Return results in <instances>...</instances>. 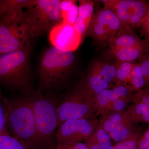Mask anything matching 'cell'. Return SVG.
I'll use <instances>...</instances> for the list:
<instances>
[{"mask_svg": "<svg viewBox=\"0 0 149 149\" xmlns=\"http://www.w3.org/2000/svg\"><path fill=\"white\" fill-rule=\"evenodd\" d=\"M1 99L11 135L27 149H40L30 92L11 101L2 96Z\"/></svg>", "mask_w": 149, "mask_h": 149, "instance_id": "cell-1", "label": "cell"}, {"mask_svg": "<svg viewBox=\"0 0 149 149\" xmlns=\"http://www.w3.org/2000/svg\"><path fill=\"white\" fill-rule=\"evenodd\" d=\"M30 40L23 48L0 55V82L10 87L32 91L29 57L32 45Z\"/></svg>", "mask_w": 149, "mask_h": 149, "instance_id": "cell-2", "label": "cell"}, {"mask_svg": "<svg viewBox=\"0 0 149 149\" xmlns=\"http://www.w3.org/2000/svg\"><path fill=\"white\" fill-rule=\"evenodd\" d=\"M40 149H55L54 131L58 126V107L53 97L40 90L30 92Z\"/></svg>", "mask_w": 149, "mask_h": 149, "instance_id": "cell-3", "label": "cell"}, {"mask_svg": "<svg viewBox=\"0 0 149 149\" xmlns=\"http://www.w3.org/2000/svg\"><path fill=\"white\" fill-rule=\"evenodd\" d=\"M74 60L73 52L60 50L53 46L47 49L38 68L40 91L53 89L63 81L71 71Z\"/></svg>", "mask_w": 149, "mask_h": 149, "instance_id": "cell-4", "label": "cell"}, {"mask_svg": "<svg viewBox=\"0 0 149 149\" xmlns=\"http://www.w3.org/2000/svg\"><path fill=\"white\" fill-rule=\"evenodd\" d=\"M60 0H31L23 9V19L30 40L61 23Z\"/></svg>", "mask_w": 149, "mask_h": 149, "instance_id": "cell-5", "label": "cell"}, {"mask_svg": "<svg viewBox=\"0 0 149 149\" xmlns=\"http://www.w3.org/2000/svg\"><path fill=\"white\" fill-rule=\"evenodd\" d=\"M23 9L0 16V55L21 49L30 40Z\"/></svg>", "mask_w": 149, "mask_h": 149, "instance_id": "cell-6", "label": "cell"}, {"mask_svg": "<svg viewBox=\"0 0 149 149\" xmlns=\"http://www.w3.org/2000/svg\"><path fill=\"white\" fill-rule=\"evenodd\" d=\"M95 96L80 83L58 107V126L67 120L91 119L96 115Z\"/></svg>", "mask_w": 149, "mask_h": 149, "instance_id": "cell-7", "label": "cell"}, {"mask_svg": "<svg viewBox=\"0 0 149 149\" xmlns=\"http://www.w3.org/2000/svg\"><path fill=\"white\" fill-rule=\"evenodd\" d=\"M125 25L112 11L104 7L94 14L86 32L98 42L109 46Z\"/></svg>", "mask_w": 149, "mask_h": 149, "instance_id": "cell-8", "label": "cell"}, {"mask_svg": "<svg viewBox=\"0 0 149 149\" xmlns=\"http://www.w3.org/2000/svg\"><path fill=\"white\" fill-rule=\"evenodd\" d=\"M104 7L109 9L121 22L130 27H139L145 17L149 15V5L139 0L102 1Z\"/></svg>", "mask_w": 149, "mask_h": 149, "instance_id": "cell-9", "label": "cell"}, {"mask_svg": "<svg viewBox=\"0 0 149 149\" xmlns=\"http://www.w3.org/2000/svg\"><path fill=\"white\" fill-rule=\"evenodd\" d=\"M99 121L93 119H72L59 125L56 137L58 143L68 144L85 141L96 129Z\"/></svg>", "mask_w": 149, "mask_h": 149, "instance_id": "cell-10", "label": "cell"}, {"mask_svg": "<svg viewBox=\"0 0 149 149\" xmlns=\"http://www.w3.org/2000/svg\"><path fill=\"white\" fill-rule=\"evenodd\" d=\"M82 36L78 34L74 25L59 23L50 31L49 39L53 47L66 52H74L80 45Z\"/></svg>", "mask_w": 149, "mask_h": 149, "instance_id": "cell-11", "label": "cell"}, {"mask_svg": "<svg viewBox=\"0 0 149 149\" xmlns=\"http://www.w3.org/2000/svg\"><path fill=\"white\" fill-rule=\"evenodd\" d=\"M147 44L130 47L120 48L115 50H109L108 55L115 60L116 63L131 62L140 60L145 54L147 49Z\"/></svg>", "mask_w": 149, "mask_h": 149, "instance_id": "cell-12", "label": "cell"}, {"mask_svg": "<svg viewBox=\"0 0 149 149\" xmlns=\"http://www.w3.org/2000/svg\"><path fill=\"white\" fill-rule=\"evenodd\" d=\"M146 43V42L141 40L134 33L131 27L125 25L110 44L109 50L130 47Z\"/></svg>", "mask_w": 149, "mask_h": 149, "instance_id": "cell-13", "label": "cell"}, {"mask_svg": "<svg viewBox=\"0 0 149 149\" xmlns=\"http://www.w3.org/2000/svg\"><path fill=\"white\" fill-rule=\"evenodd\" d=\"M81 83L87 91L94 96L112 87L111 85L103 80L92 66L85 80Z\"/></svg>", "mask_w": 149, "mask_h": 149, "instance_id": "cell-14", "label": "cell"}, {"mask_svg": "<svg viewBox=\"0 0 149 149\" xmlns=\"http://www.w3.org/2000/svg\"><path fill=\"white\" fill-rule=\"evenodd\" d=\"M125 112L129 120L133 123L149 122V105L134 102Z\"/></svg>", "mask_w": 149, "mask_h": 149, "instance_id": "cell-15", "label": "cell"}, {"mask_svg": "<svg viewBox=\"0 0 149 149\" xmlns=\"http://www.w3.org/2000/svg\"><path fill=\"white\" fill-rule=\"evenodd\" d=\"M128 120H129L125 112L122 111L101 114L99 123L106 131L109 133Z\"/></svg>", "mask_w": 149, "mask_h": 149, "instance_id": "cell-16", "label": "cell"}, {"mask_svg": "<svg viewBox=\"0 0 149 149\" xmlns=\"http://www.w3.org/2000/svg\"><path fill=\"white\" fill-rule=\"evenodd\" d=\"M119 98L114 88H110L102 91L95 96L96 115L101 114L112 101Z\"/></svg>", "mask_w": 149, "mask_h": 149, "instance_id": "cell-17", "label": "cell"}, {"mask_svg": "<svg viewBox=\"0 0 149 149\" xmlns=\"http://www.w3.org/2000/svg\"><path fill=\"white\" fill-rule=\"evenodd\" d=\"M92 66L106 83L112 86V83H114L115 77L116 64L97 61L94 62Z\"/></svg>", "mask_w": 149, "mask_h": 149, "instance_id": "cell-18", "label": "cell"}, {"mask_svg": "<svg viewBox=\"0 0 149 149\" xmlns=\"http://www.w3.org/2000/svg\"><path fill=\"white\" fill-rule=\"evenodd\" d=\"M134 124L128 120L109 133L111 140L116 143L124 141L136 131Z\"/></svg>", "mask_w": 149, "mask_h": 149, "instance_id": "cell-19", "label": "cell"}, {"mask_svg": "<svg viewBox=\"0 0 149 149\" xmlns=\"http://www.w3.org/2000/svg\"><path fill=\"white\" fill-rule=\"evenodd\" d=\"M133 64L134 63L131 62L116 63V73L114 81L115 85L122 84L127 86Z\"/></svg>", "mask_w": 149, "mask_h": 149, "instance_id": "cell-20", "label": "cell"}, {"mask_svg": "<svg viewBox=\"0 0 149 149\" xmlns=\"http://www.w3.org/2000/svg\"><path fill=\"white\" fill-rule=\"evenodd\" d=\"M77 17L83 19L90 24L94 15V4L89 0L79 1Z\"/></svg>", "mask_w": 149, "mask_h": 149, "instance_id": "cell-21", "label": "cell"}, {"mask_svg": "<svg viewBox=\"0 0 149 149\" xmlns=\"http://www.w3.org/2000/svg\"><path fill=\"white\" fill-rule=\"evenodd\" d=\"M133 95V94H132ZM132 95L129 97L116 98L112 101L101 115L123 111L127 105L132 102Z\"/></svg>", "mask_w": 149, "mask_h": 149, "instance_id": "cell-22", "label": "cell"}, {"mask_svg": "<svg viewBox=\"0 0 149 149\" xmlns=\"http://www.w3.org/2000/svg\"><path fill=\"white\" fill-rule=\"evenodd\" d=\"M0 149H27L10 134H0Z\"/></svg>", "mask_w": 149, "mask_h": 149, "instance_id": "cell-23", "label": "cell"}, {"mask_svg": "<svg viewBox=\"0 0 149 149\" xmlns=\"http://www.w3.org/2000/svg\"><path fill=\"white\" fill-rule=\"evenodd\" d=\"M140 137L139 132L135 131L127 139L113 145L112 149H138V142Z\"/></svg>", "mask_w": 149, "mask_h": 149, "instance_id": "cell-24", "label": "cell"}, {"mask_svg": "<svg viewBox=\"0 0 149 149\" xmlns=\"http://www.w3.org/2000/svg\"><path fill=\"white\" fill-rule=\"evenodd\" d=\"M78 12V6L76 2L66 12L61 13L62 19V22L74 25L77 18Z\"/></svg>", "mask_w": 149, "mask_h": 149, "instance_id": "cell-25", "label": "cell"}, {"mask_svg": "<svg viewBox=\"0 0 149 149\" xmlns=\"http://www.w3.org/2000/svg\"><path fill=\"white\" fill-rule=\"evenodd\" d=\"M84 142L89 149H112L113 146L110 141L97 140L90 136Z\"/></svg>", "mask_w": 149, "mask_h": 149, "instance_id": "cell-26", "label": "cell"}, {"mask_svg": "<svg viewBox=\"0 0 149 149\" xmlns=\"http://www.w3.org/2000/svg\"><path fill=\"white\" fill-rule=\"evenodd\" d=\"M132 102L142 103L149 105V89H142L132 96Z\"/></svg>", "mask_w": 149, "mask_h": 149, "instance_id": "cell-27", "label": "cell"}, {"mask_svg": "<svg viewBox=\"0 0 149 149\" xmlns=\"http://www.w3.org/2000/svg\"><path fill=\"white\" fill-rule=\"evenodd\" d=\"M1 95H0V134H10L7 124L5 109L3 102H1Z\"/></svg>", "mask_w": 149, "mask_h": 149, "instance_id": "cell-28", "label": "cell"}, {"mask_svg": "<svg viewBox=\"0 0 149 149\" xmlns=\"http://www.w3.org/2000/svg\"><path fill=\"white\" fill-rule=\"evenodd\" d=\"M141 69L143 73L144 77L147 85L149 83V56L147 54H144L140 59Z\"/></svg>", "mask_w": 149, "mask_h": 149, "instance_id": "cell-29", "label": "cell"}, {"mask_svg": "<svg viewBox=\"0 0 149 149\" xmlns=\"http://www.w3.org/2000/svg\"><path fill=\"white\" fill-rule=\"evenodd\" d=\"M55 149H89L85 143L77 142L73 143L60 144L58 143Z\"/></svg>", "mask_w": 149, "mask_h": 149, "instance_id": "cell-30", "label": "cell"}, {"mask_svg": "<svg viewBox=\"0 0 149 149\" xmlns=\"http://www.w3.org/2000/svg\"><path fill=\"white\" fill-rule=\"evenodd\" d=\"M138 149H149V128L139 137L138 142Z\"/></svg>", "mask_w": 149, "mask_h": 149, "instance_id": "cell-31", "label": "cell"}, {"mask_svg": "<svg viewBox=\"0 0 149 149\" xmlns=\"http://www.w3.org/2000/svg\"><path fill=\"white\" fill-rule=\"evenodd\" d=\"M76 2H77L76 1L73 0L61 1L59 4L61 13L66 12Z\"/></svg>", "mask_w": 149, "mask_h": 149, "instance_id": "cell-32", "label": "cell"}, {"mask_svg": "<svg viewBox=\"0 0 149 149\" xmlns=\"http://www.w3.org/2000/svg\"><path fill=\"white\" fill-rule=\"evenodd\" d=\"M149 15L146 17L143 21L141 22L140 27H142V29L145 34L147 36H149Z\"/></svg>", "mask_w": 149, "mask_h": 149, "instance_id": "cell-33", "label": "cell"}, {"mask_svg": "<svg viewBox=\"0 0 149 149\" xmlns=\"http://www.w3.org/2000/svg\"><path fill=\"white\" fill-rule=\"evenodd\" d=\"M2 1H1V0H0V6H1V4L2 2Z\"/></svg>", "mask_w": 149, "mask_h": 149, "instance_id": "cell-34", "label": "cell"}]
</instances>
